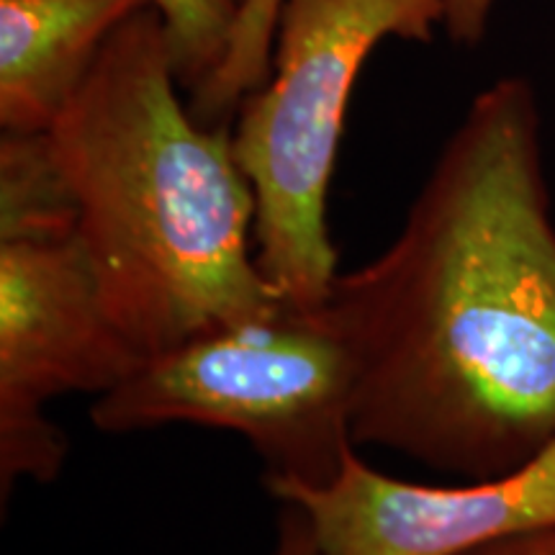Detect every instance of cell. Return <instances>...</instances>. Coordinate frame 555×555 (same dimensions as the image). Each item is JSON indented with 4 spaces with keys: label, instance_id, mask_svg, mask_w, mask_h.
<instances>
[{
    "label": "cell",
    "instance_id": "cell-12",
    "mask_svg": "<svg viewBox=\"0 0 555 555\" xmlns=\"http://www.w3.org/2000/svg\"><path fill=\"white\" fill-rule=\"evenodd\" d=\"M273 555H322L319 553L314 527H311L307 512L298 509L296 504L281 502Z\"/></svg>",
    "mask_w": 555,
    "mask_h": 555
},
{
    "label": "cell",
    "instance_id": "cell-5",
    "mask_svg": "<svg viewBox=\"0 0 555 555\" xmlns=\"http://www.w3.org/2000/svg\"><path fill=\"white\" fill-rule=\"evenodd\" d=\"M144 356L103 301L78 237L0 245V496L60 476L69 442L44 406L101 393Z\"/></svg>",
    "mask_w": 555,
    "mask_h": 555
},
{
    "label": "cell",
    "instance_id": "cell-9",
    "mask_svg": "<svg viewBox=\"0 0 555 555\" xmlns=\"http://www.w3.org/2000/svg\"><path fill=\"white\" fill-rule=\"evenodd\" d=\"M283 0H247L227 60L204 86L191 93V111L201 124L224 127L253 90L266 86L270 54Z\"/></svg>",
    "mask_w": 555,
    "mask_h": 555
},
{
    "label": "cell",
    "instance_id": "cell-7",
    "mask_svg": "<svg viewBox=\"0 0 555 555\" xmlns=\"http://www.w3.org/2000/svg\"><path fill=\"white\" fill-rule=\"evenodd\" d=\"M147 0H0V127L47 131Z\"/></svg>",
    "mask_w": 555,
    "mask_h": 555
},
{
    "label": "cell",
    "instance_id": "cell-8",
    "mask_svg": "<svg viewBox=\"0 0 555 555\" xmlns=\"http://www.w3.org/2000/svg\"><path fill=\"white\" fill-rule=\"evenodd\" d=\"M78 206L54 157L50 134L3 131L0 139V245L67 242Z\"/></svg>",
    "mask_w": 555,
    "mask_h": 555
},
{
    "label": "cell",
    "instance_id": "cell-4",
    "mask_svg": "<svg viewBox=\"0 0 555 555\" xmlns=\"http://www.w3.org/2000/svg\"><path fill=\"white\" fill-rule=\"evenodd\" d=\"M356 365L317 309H281L208 330L144 360L95 397L108 435L168 425L237 433L266 463V483L335 481L352 437Z\"/></svg>",
    "mask_w": 555,
    "mask_h": 555
},
{
    "label": "cell",
    "instance_id": "cell-13",
    "mask_svg": "<svg viewBox=\"0 0 555 555\" xmlns=\"http://www.w3.org/2000/svg\"><path fill=\"white\" fill-rule=\"evenodd\" d=\"M463 555H555V525L491 540Z\"/></svg>",
    "mask_w": 555,
    "mask_h": 555
},
{
    "label": "cell",
    "instance_id": "cell-3",
    "mask_svg": "<svg viewBox=\"0 0 555 555\" xmlns=\"http://www.w3.org/2000/svg\"><path fill=\"white\" fill-rule=\"evenodd\" d=\"M442 0H283L270 75L234 114L232 147L255 193V260L288 309L330 296L337 253L327 193L347 101L386 37L433 41Z\"/></svg>",
    "mask_w": 555,
    "mask_h": 555
},
{
    "label": "cell",
    "instance_id": "cell-10",
    "mask_svg": "<svg viewBox=\"0 0 555 555\" xmlns=\"http://www.w3.org/2000/svg\"><path fill=\"white\" fill-rule=\"evenodd\" d=\"M168 29L178 80L198 90L227 60L247 0H147Z\"/></svg>",
    "mask_w": 555,
    "mask_h": 555
},
{
    "label": "cell",
    "instance_id": "cell-2",
    "mask_svg": "<svg viewBox=\"0 0 555 555\" xmlns=\"http://www.w3.org/2000/svg\"><path fill=\"white\" fill-rule=\"evenodd\" d=\"M155 5L111 34L47 129L103 301L144 360L224 324L286 309L255 260V193L232 129L176 93Z\"/></svg>",
    "mask_w": 555,
    "mask_h": 555
},
{
    "label": "cell",
    "instance_id": "cell-1",
    "mask_svg": "<svg viewBox=\"0 0 555 555\" xmlns=\"http://www.w3.org/2000/svg\"><path fill=\"white\" fill-rule=\"evenodd\" d=\"M356 365V446L509 474L555 437V219L535 90L483 88L399 237L317 307Z\"/></svg>",
    "mask_w": 555,
    "mask_h": 555
},
{
    "label": "cell",
    "instance_id": "cell-6",
    "mask_svg": "<svg viewBox=\"0 0 555 555\" xmlns=\"http://www.w3.org/2000/svg\"><path fill=\"white\" fill-rule=\"evenodd\" d=\"M266 486L307 512L322 555H463L555 525V437L525 466L481 481L412 483L352 450L335 481Z\"/></svg>",
    "mask_w": 555,
    "mask_h": 555
},
{
    "label": "cell",
    "instance_id": "cell-11",
    "mask_svg": "<svg viewBox=\"0 0 555 555\" xmlns=\"http://www.w3.org/2000/svg\"><path fill=\"white\" fill-rule=\"evenodd\" d=\"M442 3H446L442 26L455 44L476 47L478 41H483L496 0H442Z\"/></svg>",
    "mask_w": 555,
    "mask_h": 555
}]
</instances>
